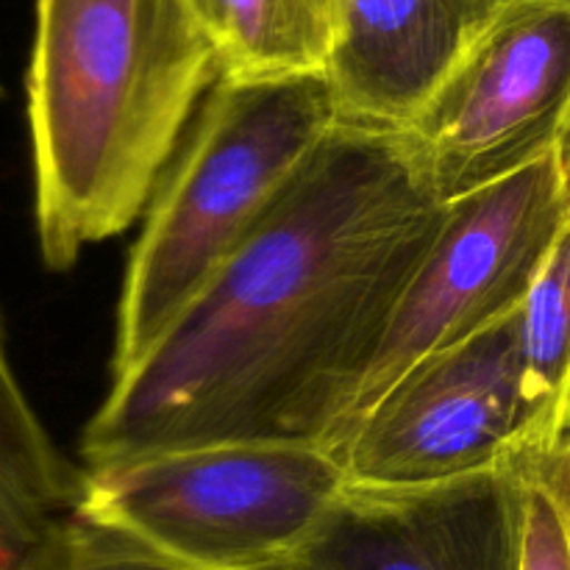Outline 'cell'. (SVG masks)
Instances as JSON below:
<instances>
[{
  "instance_id": "12",
  "label": "cell",
  "mask_w": 570,
  "mask_h": 570,
  "mask_svg": "<svg viewBox=\"0 0 570 570\" xmlns=\"http://www.w3.org/2000/svg\"><path fill=\"white\" fill-rule=\"evenodd\" d=\"M570 234L557 243L532 289L518 306V354L523 387L543 423L570 421Z\"/></svg>"
},
{
  "instance_id": "15",
  "label": "cell",
  "mask_w": 570,
  "mask_h": 570,
  "mask_svg": "<svg viewBox=\"0 0 570 570\" xmlns=\"http://www.w3.org/2000/svg\"><path fill=\"white\" fill-rule=\"evenodd\" d=\"M256 570H309L298 562H278V566H267V568H256Z\"/></svg>"
},
{
  "instance_id": "4",
  "label": "cell",
  "mask_w": 570,
  "mask_h": 570,
  "mask_svg": "<svg viewBox=\"0 0 570 570\" xmlns=\"http://www.w3.org/2000/svg\"><path fill=\"white\" fill-rule=\"evenodd\" d=\"M345 484L323 445L212 443L83 468L70 515L167 570H256L293 560Z\"/></svg>"
},
{
  "instance_id": "13",
  "label": "cell",
  "mask_w": 570,
  "mask_h": 570,
  "mask_svg": "<svg viewBox=\"0 0 570 570\" xmlns=\"http://www.w3.org/2000/svg\"><path fill=\"white\" fill-rule=\"evenodd\" d=\"M501 468L518 488V570H570V432L523 440Z\"/></svg>"
},
{
  "instance_id": "8",
  "label": "cell",
  "mask_w": 570,
  "mask_h": 570,
  "mask_svg": "<svg viewBox=\"0 0 570 570\" xmlns=\"http://www.w3.org/2000/svg\"><path fill=\"white\" fill-rule=\"evenodd\" d=\"M289 562L309 570H518V488L510 471L421 488L345 484Z\"/></svg>"
},
{
  "instance_id": "9",
  "label": "cell",
  "mask_w": 570,
  "mask_h": 570,
  "mask_svg": "<svg viewBox=\"0 0 570 570\" xmlns=\"http://www.w3.org/2000/svg\"><path fill=\"white\" fill-rule=\"evenodd\" d=\"M504 0H332L326 76L343 126L401 131Z\"/></svg>"
},
{
  "instance_id": "2",
  "label": "cell",
  "mask_w": 570,
  "mask_h": 570,
  "mask_svg": "<svg viewBox=\"0 0 570 570\" xmlns=\"http://www.w3.org/2000/svg\"><path fill=\"white\" fill-rule=\"evenodd\" d=\"M217 78L193 0H37L26 100L48 271L142 217Z\"/></svg>"
},
{
  "instance_id": "3",
  "label": "cell",
  "mask_w": 570,
  "mask_h": 570,
  "mask_svg": "<svg viewBox=\"0 0 570 570\" xmlns=\"http://www.w3.org/2000/svg\"><path fill=\"white\" fill-rule=\"evenodd\" d=\"M337 122L323 72L212 83L142 212L117 301L111 379L193 304Z\"/></svg>"
},
{
  "instance_id": "10",
  "label": "cell",
  "mask_w": 570,
  "mask_h": 570,
  "mask_svg": "<svg viewBox=\"0 0 570 570\" xmlns=\"http://www.w3.org/2000/svg\"><path fill=\"white\" fill-rule=\"evenodd\" d=\"M83 468L72 465L22 393L0 315V562L22 568L45 534L76 510Z\"/></svg>"
},
{
  "instance_id": "1",
  "label": "cell",
  "mask_w": 570,
  "mask_h": 570,
  "mask_svg": "<svg viewBox=\"0 0 570 570\" xmlns=\"http://www.w3.org/2000/svg\"><path fill=\"white\" fill-rule=\"evenodd\" d=\"M443 204L404 131L337 126L81 432L83 468L212 443L337 449Z\"/></svg>"
},
{
  "instance_id": "14",
  "label": "cell",
  "mask_w": 570,
  "mask_h": 570,
  "mask_svg": "<svg viewBox=\"0 0 570 570\" xmlns=\"http://www.w3.org/2000/svg\"><path fill=\"white\" fill-rule=\"evenodd\" d=\"M26 570H167L131 546L67 515L28 557Z\"/></svg>"
},
{
  "instance_id": "16",
  "label": "cell",
  "mask_w": 570,
  "mask_h": 570,
  "mask_svg": "<svg viewBox=\"0 0 570 570\" xmlns=\"http://www.w3.org/2000/svg\"><path fill=\"white\" fill-rule=\"evenodd\" d=\"M0 570H26V566H22V568H11V566H3V562H0Z\"/></svg>"
},
{
  "instance_id": "11",
  "label": "cell",
  "mask_w": 570,
  "mask_h": 570,
  "mask_svg": "<svg viewBox=\"0 0 570 570\" xmlns=\"http://www.w3.org/2000/svg\"><path fill=\"white\" fill-rule=\"evenodd\" d=\"M215 39L220 76L323 72L332 48V0H193Z\"/></svg>"
},
{
  "instance_id": "5",
  "label": "cell",
  "mask_w": 570,
  "mask_h": 570,
  "mask_svg": "<svg viewBox=\"0 0 570 570\" xmlns=\"http://www.w3.org/2000/svg\"><path fill=\"white\" fill-rule=\"evenodd\" d=\"M568 234V142L443 204L438 232L395 301L362 379L348 426L415 362L512 315Z\"/></svg>"
},
{
  "instance_id": "6",
  "label": "cell",
  "mask_w": 570,
  "mask_h": 570,
  "mask_svg": "<svg viewBox=\"0 0 570 570\" xmlns=\"http://www.w3.org/2000/svg\"><path fill=\"white\" fill-rule=\"evenodd\" d=\"M570 0H504L401 128L440 204L568 142Z\"/></svg>"
},
{
  "instance_id": "17",
  "label": "cell",
  "mask_w": 570,
  "mask_h": 570,
  "mask_svg": "<svg viewBox=\"0 0 570 570\" xmlns=\"http://www.w3.org/2000/svg\"><path fill=\"white\" fill-rule=\"evenodd\" d=\"M0 95H3V87H0Z\"/></svg>"
},
{
  "instance_id": "7",
  "label": "cell",
  "mask_w": 570,
  "mask_h": 570,
  "mask_svg": "<svg viewBox=\"0 0 570 570\" xmlns=\"http://www.w3.org/2000/svg\"><path fill=\"white\" fill-rule=\"evenodd\" d=\"M518 354V309L401 373L334 449L351 484L421 488L499 471L534 434Z\"/></svg>"
}]
</instances>
